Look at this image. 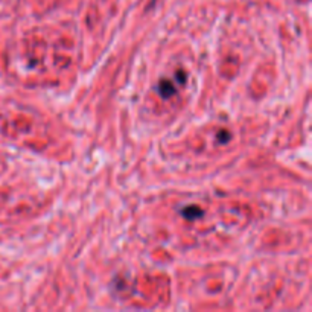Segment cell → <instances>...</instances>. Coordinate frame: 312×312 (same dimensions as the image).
<instances>
[{
  "mask_svg": "<svg viewBox=\"0 0 312 312\" xmlns=\"http://www.w3.org/2000/svg\"><path fill=\"white\" fill-rule=\"evenodd\" d=\"M181 215L184 218H187V220H197V218H200L203 215L201 209L197 207V206H191V207H186L181 210Z\"/></svg>",
  "mask_w": 312,
  "mask_h": 312,
  "instance_id": "1",
  "label": "cell"
},
{
  "mask_svg": "<svg viewBox=\"0 0 312 312\" xmlns=\"http://www.w3.org/2000/svg\"><path fill=\"white\" fill-rule=\"evenodd\" d=\"M159 90H160L162 96H172L175 93V87L169 81H162L160 85H159Z\"/></svg>",
  "mask_w": 312,
  "mask_h": 312,
  "instance_id": "2",
  "label": "cell"
}]
</instances>
